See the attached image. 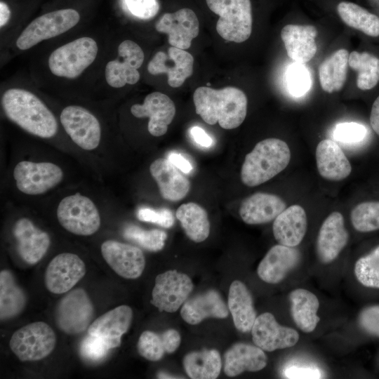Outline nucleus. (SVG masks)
<instances>
[{"label":"nucleus","mask_w":379,"mask_h":379,"mask_svg":"<svg viewBox=\"0 0 379 379\" xmlns=\"http://www.w3.org/2000/svg\"><path fill=\"white\" fill-rule=\"evenodd\" d=\"M137 346L140 354L149 361H159L166 353L162 333L144 331L139 338Z\"/></svg>","instance_id":"nucleus-43"},{"label":"nucleus","mask_w":379,"mask_h":379,"mask_svg":"<svg viewBox=\"0 0 379 379\" xmlns=\"http://www.w3.org/2000/svg\"><path fill=\"white\" fill-rule=\"evenodd\" d=\"M166 353L174 352L180 344V335L175 329H168L162 333Z\"/></svg>","instance_id":"nucleus-50"},{"label":"nucleus","mask_w":379,"mask_h":379,"mask_svg":"<svg viewBox=\"0 0 379 379\" xmlns=\"http://www.w3.org/2000/svg\"><path fill=\"white\" fill-rule=\"evenodd\" d=\"M60 120L65 132L79 147L85 150L98 147L101 126L90 111L79 105H68L61 112Z\"/></svg>","instance_id":"nucleus-12"},{"label":"nucleus","mask_w":379,"mask_h":379,"mask_svg":"<svg viewBox=\"0 0 379 379\" xmlns=\"http://www.w3.org/2000/svg\"><path fill=\"white\" fill-rule=\"evenodd\" d=\"M117 53V57L105 65L107 84L116 88L136 84L140 77L138 69L145 58L142 49L135 41L127 39L119 44Z\"/></svg>","instance_id":"nucleus-10"},{"label":"nucleus","mask_w":379,"mask_h":379,"mask_svg":"<svg viewBox=\"0 0 379 379\" xmlns=\"http://www.w3.org/2000/svg\"><path fill=\"white\" fill-rule=\"evenodd\" d=\"M109 349L101 338L88 334L81 343L80 352L86 360L98 361L107 356Z\"/></svg>","instance_id":"nucleus-46"},{"label":"nucleus","mask_w":379,"mask_h":379,"mask_svg":"<svg viewBox=\"0 0 379 379\" xmlns=\"http://www.w3.org/2000/svg\"><path fill=\"white\" fill-rule=\"evenodd\" d=\"M101 253L109 266L125 279H137L143 272L145 256L141 249L136 246L107 240L101 245Z\"/></svg>","instance_id":"nucleus-17"},{"label":"nucleus","mask_w":379,"mask_h":379,"mask_svg":"<svg viewBox=\"0 0 379 379\" xmlns=\"http://www.w3.org/2000/svg\"><path fill=\"white\" fill-rule=\"evenodd\" d=\"M349 53L341 48L324 60L319 67L322 89L329 93L341 90L346 81Z\"/></svg>","instance_id":"nucleus-33"},{"label":"nucleus","mask_w":379,"mask_h":379,"mask_svg":"<svg viewBox=\"0 0 379 379\" xmlns=\"http://www.w3.org/2000/svg\"><path fill=\"white\" fill-rule=\"evenodd\" d=\"M175 215L192 241L199 243L208 238L210 222L206 211L200 205L194 202L183 204L177 209Z\"/></svg>","instance_id":"nucleus-34"},{"label":"nucleus","mask_w":379,"mask_h":379,"mask_svg":"<svg viewBox=\"0 0 379 379\" xmlns=\"http://www.w3.org/2000/svg\"><path fill=\"white\" fill-rule=\"evenodd\" d=\"M354 272L361 285L379 290V244L357 259Z\"/></svg>","instance_id":"nucleus-39"},{"label":"nucleus","mask_w":379,"mask_h":379,"mask_svg":"<svg viewBox=\"0 0 379 379\" xmlns=\"http://www.w3.org/2000/svg\"><path fill=\"white\" fill-rule=\"evenodd\" d=\"M349 66L357 72V86L366 91L379 82V58L367 52L352 51L349 55Z\"/></svg>","instance_id":"nucleus-38"},{"label":"nucleus","mask_w":379,"mask_h":379,"mask_svg":"<svg viewBox=\"0 0 379 379\" xmlns=\"http://www.w3.org/2000/svg\"><path fill=\"white\" fill-rule=\"evenodd\" d=\"M138 218L144 222L157 224L164 228H170L174 224V216L168 208L153 209L142 207L138 210Z\"/></svg>","instance_id":"nucleus-47"},{"label":"nucleus","mask_w":379,"mask_h":379,"mask_svg":"<svg viewBox=\"0 0 379 379\" xmlns=\"http://www.w3.org/2000/svg\"><path fill=\"white\" fill-rule=\"evenodd\" d=\"M131 112L137 118H149V133L159 137L167 132L175 114V106L168 95L156 91L146 95L142 104L132 105Z\"/></svg>","instance_id":"nucleus-18"},{"label":"nucleus","mask_w":379,"mask_h":379,"mask_svg":"<svg viewBox=\"0 0 379 379\" xmlns=\"http://www.w3.org/2000/svg\"><path fill=\"white\" fill-rule=\"evenodd\" d=\"M183 366L191 378L214 379L221 371V357L216 350L192 352L184 357Z\"/></svg>","instance_id":"nucleus-35"},{"label":"nucleus","mask_w":379,"mask_h":379,"mask_svg":"<svg viewBox=\"0 0 379 379\" xmlns=\"http://www.w3.org/2000/svg\"><path fill=\"white\" fill-rule=\"evenodd\" d=\"M149 171L164 199L177 201L188 194L190 181L168 159L159 158L154 160L149 166Z\"/></svg>","instance_id":"nucleus-24"},{"label":"nucleus","mask_w":379,"mask_h":379,"mask_svg":"<svg viewBox=\"0 0 379 379\" xmlns=\"http://www.w3.org/2000/svg\"><path fill=\"white\" fill-rule=\"evenodd\" d=\"M13 233L18 252L28 264L37 263L46 253L51 243L48 234L36 227L28 218L17 220Z\"/></svg>","instance_id":"nucleus-22"},{"label":"nucleus","mask_w":379,"mask_h":379,"mask_svg":"<svg viewBox=\"0 0 379 379\" xmlns=\"http://www.w3.org/2000/svg\"><path fill=\"white\" fill-rule=\"evenodd\" d=\"M158 378H177V377H173V375H168L166 373H159L158 374Z\"/></svg>","instance_id":"nucleus-55"},{"label":"nucleus","mask_w":379,"mask_h":379,"mask_svg":"<svg viewBox=\"0 0 379 379\" xmlns=\"http://www.w3.org/2000/svg\"><path fill=\"white\" fill-rule=\"evenodd\" d=\"M267 358L258 346L236 343L225 354L224 371L227 376H237L244 371L255 372L263 369Z\"/></svg>","instance_id":"nucleus-30"},{"label":"nucleus","mask_w":379,"mask_h":379,"mask_svg":"<svg viewBox=\"0 0 379 379\" xmlns=\"http://www.w3.org/2000/svg\"><path fill=\"white\" fill-rule=\"evenodd\" d=\"M26 297L16 284L13 274L8 270L0 272V318H13L24 309Z\"/></svg>","instance_id":"nucleus-36"},{"label":"nucleus","mask_w":379,"mask_h":379,"mask_svg":"<svg viewBox=\"0 0 379 379\" xmlns=\"http://www.w3.org/2000/svg\"><path fill=\"white\" fill-rule=\"evenodd\" d=\"M337 11L341 20L347 26L361 31L370 36H379V17L378 15L349 1L339 3Z\"/></svg>","instance_id":"nucleus-37"},{"label":"nucleus","mask_w":379,"mask_h":379,"mask_svg":"<svg viewBox=\"0 0 379 379\" xmlns=\"http://www.w3.org/2000/svg\"><path fill=\"white\" fill-rule=\"evenodd\" d=\"M228 308L237 330L243 333L251 331L256 319L252 295L246 285L234 281L229 290Z\"/></svg>","instance_id":"nucleus-31"},{"label":"nucleus","mask_w":379,"mask_h":379,"mask_svg":"<svg viewBox=\"0 0 379 379\" xmlns=\"http://www.w3.org/2000/svg\"><path fill=\"white\" fill-rule=\"evenodd\" d=\"M57 217L66 230L77 235H91L100 226V216L96 206L91 199L80 193L67 196L60 201Z\"/></svg>","instance_id":"nucleus-7"},{"label":"nucleus","mask_w":379,"mask_h":379,"mask_svg":"<svg viewBox=\"0 0 379 379\" xmlns=\"http://www.w3.org/2000/svg\"><path fill=\"white\" fill-rule=\"evenodd\" d=\"M123 2L132 15L141 19L154 17L159 9L157 0H123Z\"/></svg>","instance_id":"nucleus-48"},{"label":"nucleus","mask_w":379,"mask_h":379,"mask_svg":"<svg viewBox=\"0 0 379 379\" xmlns=\"http://www.w3.org/2000/svg\"><path fill=\"white\" fill-rule=\"evenodd\" d=\"M307 227L305 209L300 205L285 208L274 220L272 231L279 244L295 247L302 241Z\"/></svg>","instance_id":"nucleus-26"},{"label":"nucleus","mask_w":379,"mask_h":379,"mask_svg":"<svg viewBox=\"0 0 379 379\" xmlns=\"http://www.w3.org/2000/svg\"><path fill=\"white\" fill-rule=\"evenodd\" d=\"M86 274L84 261L76 254L62 253L54 257L47 266L45 284L53 293L69 291Z\"/></svg>","instance_id":"nucleus-14"},{"label":"nucleus","mask_w":379,"mask_h":379,"mask_svg":"<svg viewBox=\"0 0 379 379\" xmlns=\"http://www.w3.org/2000/svg\"><path fill=\"white\" fill-rule=\"evenodd\" d=\"M11 10L8 4L0 1V27L2 28L6 25L11 18Z\"/></svg>","instance_id":"nucleus-54"},{"label":"nucleus","mask_w":379,"mask_h":379,"mask_svg":"<svg viewBox=\"0 0 379 379\" xmlns=\"http://www.w3.org/2000/svg\"><path fill=\"white\" fill-rule=\"evenodd\" d=\"M133 311L127 305H120L103 314L88 328V333L101 338L110 349L119 347L121 336L128 331Z\"/></svg>","instance_id":"nucleus-23"},{"label":"nucleus","mask_w":379,"mask_h":379,"mask_svg":"<svg viewBox=\"0 0 379 379\" xmlns=\"http://www.w3.org/2000/svg\"><path fill=\"white\" fill-rule=\"evenodd\" d=\"M193 287L187 274L175 270L166 271L155 279L151 302L161 312H175L187 300Z\"/></svg>","instance_id":"nucleus-13"},{"label":"nucleus","mask_w":379,"mask_h":379,"mask_svg":"<svg viewBox=\"0 0 379 379\" xmlns=\"http://www.w3.org/2000/svg\"><path fill=\"white\" fill-rule=\"evenodd\" d=\"M56 337L46 323L36 321L20 328L12 335L9 345L22 361H38L46 357L54 349Z\"/></svg>","instance_id":"nucleus-8"},{"label":"nucleus","mask_w":379,"mask_h":379,"mask_svg":"<svg viewBox=\"0 0 379 379\" xmlns=\"http://www.w3.org/2000/svg\"><path fill=\"white\" fill-rule=\"evenodd\" d=\"M285 79L288 91L295 97L306 93L312 85L310 73L304 63L291 64L286 69Z\"/></svg>","instance_id":"nucleus-42"},{"label":"nucleus","mask_w":379,"mask_h":379,"mask_svg":"<svg viewBox=\"0 0 379 379\" xmlns=\"http://www.w3.org/2000/svg\"><path fill=\"white\" fill-rule=\"evenodd\" d=\"M13 178L21 192L38 195L58 185L63 178V172L53 163L22 161L14 168Z\"/></svg>","instance_id":"nucleus-11"},{"label":"nucleus","mask_w":379,"mask_h":379,"mask_svg":"<svg viewBox=\"0 0 379 379\" xmlns=\"http://www.w3.org/2000/svg\"><path fill=\"white\" fill-rule=\"evenodd\" d=\"M6 117L27 133L42 138L53 137L58 121L53 112L32 92L22 88H10L1 98Z\"/></svg>","instance_id":"nucleus-1"},{"label":"nucleus","mask_w":379,"mask_h":379,"mask_svg":"<svg viewBox=\"0 0 379 379\" xmlns=\"http://www.w3.org/2000/svg\"><path fill=\"white\" fill-rule=\"evenodd\" d=\"M349 234L345 227L343 215L331 213L323 222L317 240V253L325 264L333 261L347 245Z\"/></svg>","instance_id":"nucleus-21"},{"label":"nucleus","mask_w":379,"mask_h":379,"mask_svg":"<svg viewBox=\"0 0 379 379\" xmlns=\"http://www.w3.org/2000/svg\"><path fill=\"white\" fill-rule=\"evenodd\" d=\"M211 11L220 16L216 31L224 39L244 42L252 31V11L250 0H206Z\"/></svg>","instance_id":"nucleus-5"},{"label":"nucleus","mask_w":379,"mask_h":379,"mask_svg":"<svg viewBox=\"0 0 379 379\" xmlns=\"http://www.w3.org/2000/svg\"><path fill=\"white\" fill-rule=\"evenodd\" d=\"M180 314L185 321L196 325L208 317L226 318L228 309L219 293L209 290L187 300L181 308Z\"/></svg>","instance_id":"nucleus-29"},{"label":"nucleus","mask_w":379,"mask_h":379,"mask_svg":"<svg viewBox=\"0 0 379 379\" xmlns=\"http://www.w3.org/2000/svg\"><path fill=\"white\" fill-rule=\"evenodd\" d=\"M357 324L366 335L379 338V304L364 307L359 313Z\"/></svg>","instance_id":"nucleus-44"},{"label":"nucleus","mask_w":379,"mask_h":379,"mask_svg":"<svg viewBox=\"0 0 379 379\" xmlns=\"http://www.w3.org/2000/svg\"><path fill=\"white\" fill-rule=\"evenodd\" d=\"M196 113L209 125L218 123L224 129H233L244 121L247 98L240 89L228 86L215 90L207 86L197 88L193 94Z\"/></svg>","instance_id":"nucleus-2"},{"label":"nucleus","mask_w":379,"mask_h":379,"mask_svg":"<svg viewBox=\"0 0 379 379\" xmlns=\"http://www.w3.org/2000/svg\"><path fill=\"white\" fill-rule=\"evenodd\" d=\"M124 237L147 251L155 252L164 248L167 234L159 230H145L130 225L124 230Z\"/></svg>","instance_id":"nucleus-41"},{"label":"nucleus","mask_w":379,"mask_h":379,"mask_svg":"<svg viewBox=\"0 0 379 379\" xmlns=\"http://www.w3.org/2000/svg\"><path fill=\"white\" fill-rule=\"evenodd\" d=\"M317 30L312 25H287L281 31V38L288 57L294 62L306 63L315 55Z\"/></svg>","instance_id":"nucleus-28"},{"label":"nucleus","mask_w":379,"mask_h":379,"mask_svg":"<svg viewBox=\"0 0 379 379\" xmlns=\"http://www.w3.org/2000/svg\"><path fill=\"white\" fill-rule=\"evenodd\" d=\"M286 203L277 195L257 192L241 203L239 215L248 225H260L274 220L285 208Z\"/></svg>","instance_id":"nucleus-25"},{"label":"nucleus","mask_w":379,"mask_h":379,"mask_svg":"<svg viewBox=\"0 0 379 379\" xmlns=\"http://www.w3.org/2000/svg\"><path fill=\"white\" fill-rule=\"evenodd\" d=\"M93 317L92 302L82 288L74 289L66 294L58 304L55 313L58 326L69 335L86 330Z\"/></svg>","instance_id":"nucleus-9"},{"label":"nucleus","mask_w":379,"mask_h":379,"mask_svg":"<svg viewBox=\"0 0 379 379\" xmlns=\"http://www.w3.org/2000/svg\"><path fill=\"white\" fill-rule=\"evenodd\" d=\"M283 375L284 378L290 379H317L322 378L321 371L312 365H288L284 368Z\"/></svg>","instance_id":"nucleus-49"},{"label":"nucleus","mask_w":379,"mask_h":379,"mask_svg":"<svg viewBox=\"0 0 379 379\" xmlns=\"http://www.w3.org/2000/svg\"><path fill=\"white\" fill-rule=\"evenodd\" d=\"M291 313L297 326L305 333L312 332L320 318L317 316L319 302L312 292L297 288L289 295Z\"/></svg>","instance_id":"nucleus-32"},{"label":"nucleus","mask_w":379,"mask_h":379,"mask_svg":"<svg viewBox=\"0 0 379 379\" xmlns=\"http://www.w3.org/2000/svg\"><path fill=\"white\" fill-rule=\"evenodd\" d=\"M291 156L289 147L282 140L260 141L245 157L241 169L242 182L255 187L268 181L287 167Z\"/></svg>","instance_id":"nucleus-3"},{"label":"nucleus","mask_w":379,"mask_h":379,"mask_svg":"<svg viewBox=\"0 0 379 379\" xmlns=\"http://www.w3.org/2000/svg\"><path fill=\"white\" fill-rule=\"evenodd\" d=\"M167 159L184 173H190L192 171V166L190 162L180 154L171 152L168 154Z\"/></svg>","instance_id":"nucleus-52"},{"label":"nucleus","mask_w":379,"mask_h":379,"mask_svg":"<svg viewBox=\"0 0 379 379\" xmlns=\"http://www.w3.org/2000/svg\"><path fill=\"white\" fill-rule=\"evenodd\" d=\"M355 230L370 233L379 230V200H367L357 204L350 213Z\"/></svg>","instance_id":"nucleus-40"},{"label":"nucleus","mask_w":379,"mask_h":379,"mask_svg":"<svg viewBox=\"0 0 379 379\" xmlns=\"http://www.w3.org/2000/svg\"><path fill=\"white\" fill-rule=\"evenodd\" d=\"M193 56L183 49L171 46L168 53L157 52L147 65L152 75L166 73L168 84L173 88L180 87L193 72Z\"/></svg>","instance_id":"nucleus-19"},{"label":"nucleus","mask_w":379,"mask_h":379,"mask_svg":"<svg viewBox=\"0 0 379 379\" xmlns=\"http://www.w3.org/2000/svg\"><path fill=\"white\" fill-rule=\"evenodd\" d=\"M300 258L298 249L279 244L272 246L260 261L258 275L265 282L278 284L297 267Z\"/></svg>","instance_id":"nucleus-20"},{"label":"nucleus","mask_w":379,"mask_h":379,"mask_svg":"<svg viewBox=\"0 0 379 379\" xmlns=\"http://www.w3.org/2000/svg\"><path fill=\"white\" fill-rule=\"evenodd\" d=\"M316 162L319 173L324 178L339 181L352 172V166L341 147L333 140L320 141L316 148Z\"/></svg>","instance_id":"nucleus-27"},{"label":"nucleus","mask_w":379,"mask_h":379,"mask_svg":"<svg viewBox=\"0 0 379 379\" xmlns=\"http://www.w3.org/2000/svg\"><path fill=\"white\" fill-rule=\"evenodd\" d=\"M80 14L72 8H64L43 14L33 20L16 39L20 51L33 48L38 44L60 36L72 29L80 21Z\"/></svg>","instance_id":"nucleus-6"},{"label":"nucleus","mask_w":379,"mask_h":379,"mask_svg":"<svg viewBox=\"0 0 379 379\" xmlns=\"http://www.w3.org/2000/svg\"><path fill=\"white\" fill-rule=\"evenodd\" d=\"M370 124L373 131L379 137V95L374 100L371 107Z\"/></svg>","instance_id":"nucleus-53"},{"label":"nucleus","mask_w":379,"mask_h":379,"mask_svg":"<svg viewBox=\"0 0 379 379\" xmlns=\"http://www.w3.org/2000/svg\"><path fill=\"white\" fill-rule=\"evenodd\" d=\"M190 133L194 141L200 146L209 147L212 145L213 139L202 128L193 126L191 128Z\"/></svg>","instance_id":"nucleus-51"},{"label":"nucleus","mask_w":379,"mask_h":379,"mask_svg":"<svg viewBox=\"0 0 379 379\" xmlns=\"http://www.w3.org/2000/svg\"><path fill=\"white\" fill-rule=\"evenodd\" d=\"M98 51V44L93 38H77L51 52L48 58L49 71L58 78L75 79L93 63Z\"/></svg>","instance_id":"nucleus-4"},{"label":"nucleus","mask_w":379,"mask_h":379,"mask_svg":"<svg viewBox=\"0 0 379 379\" xmlns=\"http://www.w3.org/2000/svg\"><path fill=\"white\" fill-rule=\"evenodd\" d=\"M155 29L168 36L171 46L186 50L199 34V22L192 10L184 8L164 14L156 22Z\"/></svg>","instance_id":"nucleus-16"},{"label":"nucleus","mask_w":379,"mask_h":379,"mask_svg":"<svg viewBox=\"0 0 379 379\" xmlns=\"http://www.w3.org/2000/svg\"><path fill=\"white\" fill-rule=\"evenodd\" d=\"M251 334L255 345L267 352L293 347L299 340L296 330L280 325L270 312L256 317Z\"/></svg>","instance_id":"nucleus-15"},{"label":"nucleus","mask_w":379,"mask_h":379,"mask_svg":"<svg viewBox=\"0 0 379 379\" xmlns=\"http://www.w3.org/2000/svg\"><path fill=\"white\" fill-rule=\"evenodd\" d=\"M367 133L366 128L357 122H344L336 125L333 131L335 140L344 143H357L362 141Z\"/></svg>","instance_id":"nucleus-45"}]
</instances>
